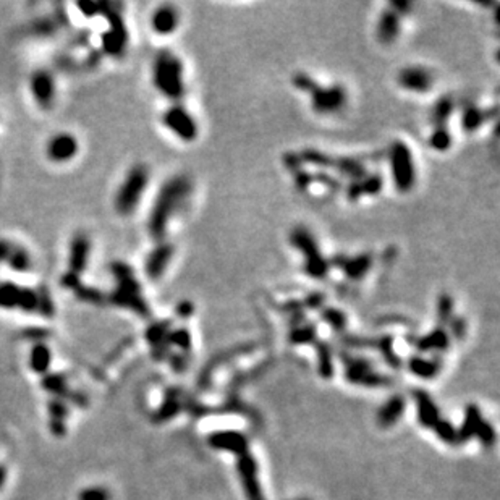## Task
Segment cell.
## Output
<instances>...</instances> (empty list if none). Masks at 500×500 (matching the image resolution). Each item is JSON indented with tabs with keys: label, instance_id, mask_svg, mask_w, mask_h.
Returning <instances> with one entry per match:
<instances>
[{
	"label": "cell",
	"instance_id": "cell-1",
	"mask_svg": "<svg viewBox=\"0 0 500 500\" xmlns=\"http://www.w3.org/2000/svg\"><path fill=\"white\" fill-rule=\"evenodd\" d=\"M191 193V181L185 175H175L167 180L159 190V194L154 201L152 211L148 219V230L154 240L162 241L169 223L175 212L183 208L186 198Z\"/></svg>",
	"mask_w": 500,
	"mask_h": 500
},
{
	"label": "cell",
	"instance_id": "cell-2",
	"mask_svg": "<svg viewBox=\"0 0 500 500\" xmlns=\"http://www.w3.org/2000/svg\"><path fill=\"white\" fill-rule=\"evenodd\" d=\"M183 62L169 49H163L156 55L152 65V83L159 92L172 101H180L185 96L186 86L183 79Z\"/></svg>",
	"mask_w": 500,
	"mask_h": 500
},
{
	"label": "cell",
	"instance_id": "cell-3",
	"mask_svg": "<svg viewBox=\"0 0 500 500\" xmlns=\"http://www.w3.org/2000/svg\"><path fill=\"white\" fill-rule=\"evenodd\" d=\"M290 245L300 251L303 256V269L308 277L314 280H326L330 272V263L322 254L314 235L310 228L298 226L290 232Z\"/></svg>",
	"mask_w": 500,
	"mask_h": 500
},
{
	"label": "cell",
	"instance_id": "cell-4",
	"mask_svg": "<svg viewBox=\"0 0 500 500\" xmlns=\"http://www.w3.org/2000/svg\"><path fill=\"white\" fill-rule=\"evenodd\" d=\"M149 185V169L144 163H137L128 174L125 175L123 181L117 190L114 206L115 211L120 216H132L141 203L144 193H146Z\"/></svg>",
	"mask_w": 500,
	"mask_h": 500
},
{
	"label": "cell",
	"instance_id": "cell-5",
	"mask_svg": "<svg viewBox=\"0 0 500 500\" xmlns=\"http://www.w3.org/2000/svg\"><path fill=\"white\" fill-rule=\"evenodd\" d=\"M389 167L394 186L400 193H408L416 185V166L411 149L403 141H394L389 148Z\"/></svg>",
	"mask_w": 500,
	"mask_h": 500
},
{
	"label": "cell",
	"instance_id": "cell-6",
	"mask_svg": "<svg viewBox=\"0 0 500 500\" xmlns=\"http://www.w3.org/2000/svg\"><path fill=\"white\" fill-rule=\"evenodd\" d=\"M311 109L317 115H332L337 114L347 106L348 94L347 90L342 85H330L322 86L317 85L314 90L310 92Z\"/></svg>",
	"mask_w": 500,
	"mask_h": 500
},
{
	"label": "cell",
	"instance_id": "cell-7",
	"mask_svg": "<svg viewBox=\"0 0 500 500\" xmlns=\"http://www.w3.org/2000/svg\"><path fill=\"white\" fill-rule=\"evenodd\" d=\"M0 308L34 312L39 310V295L31 288H20L13 282H0Z\"/></svg>",
	"mask_w": 500,
	"mask_h": 500
},
{
	"label": "cell",
	"instance_id": "cell-8",
	"mask_svg": "<svg viewBox=\"0 0 500 500\" xmlns=\"http://www.w3.org/2000/svg\"><path fill=\"white\" fill-rule=\"evenodd\" d=\"M162 121L167 128L170 130L175 137H179L183 141H194L199 134L198 121L193 119V115L185 109L181 104H174L166 110L162 115Z\"/></svg>",
	"mask_w": 500,
	"mask_h": 500
},
{
	"label": "cell",
	"instance_id": "cell-9",
	"mask_svg": "<svg viewBox=\"0 0 500 500\" xmlns=\"http://www.w3.org/2000/svg\"><path fill=\"white\" fill-rule=\"evenodd\" d=\"M330 268H337L342 270V274L352 282H358V280L364 279L368 275L369 270H371L374 264V254L369 253V251H364V253L354 254V256H347V254H337L332 258Z\"/></svg>",
	"mask_w": 500,
	"mask_h": 500
},
{
	"label": "cell",
	"instance_id": "cell-10",
	"mask_svg": "<svg viewBox=\"0 0 500 500\" xmlns=\"http://www.w3.org/2000/svg\"><path fill=\"white\" fill-rule=\"evenodd\" d=\"M400 88L414 94H426L434 86V74L429 68L419 65H410L400 70L397 77Z\"/></svg>",
	"mask_w": 500,
	"mask_h": 500
},
{
	"label": "cell",
	"instance_id": "cell-11",
	"mask_svg": "<svg viewBox=\"0 0 500 500\" xmlns=\"http://www.w3.org/2000/svg\"><path fill=\"white\" fill-rule=\"evenodd\" d=\"M30 91L36 104L43 109H50L57 96V86L52 73L48 70H36L30 78Z\"/></svg>",
	"mask_w": 500,
	"mask_h": 500
},
{
	"label": "cell",
	"instance_id": "cell-12",
	"mask_svg": "<svg viewBox=\"0 0 500 500\" xmlns=\"http://www.w3.org/2000/svg\"><path fill=\"white\" fill-rule=\"evenodd\" d=\"M79 151V143L74 134L68 132H60L54 134L46 146V154L49 161L55 163H67L77 157Z\"/></svg>",
	"mask_w": 500,
	"mask_h": 500
},
{
	"label": "cell",
	"instance_id": "cell-13",
	"mask_svg": "<svg viewBox=\"0 0 500 500\" xmlns=\"http://www.w3.org/2000/svg\"><path fill=\"white\" fill-rule=\"evenodd\" d=\"M175 254V248L169 241H159L157 246L154 248L151 253L148 254L144 261V272L149 280H159L163 277L167 268L172 263V258Z\"/></svg>",
	"mask_w": 500,
	"mask_h": 500
},
{
	"label": "cell",
	"instance_id": "cell-14",
	"mask_svg": "<svg viewBox=\"0 0 500 500\" xmlns=\"http://www.w3.org/2000/svg\"><path fill=\"white\" fill-rule=\"evenodd\" d=\"M109 23L110 28L109 31H106L102 34V49L107 55H112V57H120L123 54L125 48H127V28H125V23L121 18L117 15L115 12L109 13Z\"/></svg>",
	"mask_w": 500,
	"mask_h": 500
},
{
	"label": "cell",
	"instance_id": "cell-15",
	"mask_svg": "<svg viewBox=\"0 0 500 500\" xmlns=\"http://www.w3.org/2000/svg\"><path fill=\"white\" fill-rule=\"evenodd\" d=\"M343 361L347 363V372H345V376H347L350 382L363 386H381L387 382L386 377H382L381 374L372 371V366L366 359L343 354Z\"/></svg>",
	"mask_w": 500,
	"mask_h": 500
},
{
	"label": "cell",
	"instance_id": "cell-16",
	"mask_svg": "<svg viewBox=\"0 0 500 500\" xmlns=\"http://www.w3.org/2000/svg\"><path fill=\"white\" fill-rule=\"evenodd\" d=\"M91 258V240L85 233H77L70 241L68 268L70 274L79 275L85 272Z\"/></svg>",
	"mask_w": 500,
	"mask_h": 500
},
{
	"label": "cell",
	"instance_id": "cell-17",
	"mask_svg": "<svg viewBox=\"0 0 500 500\" xmlns=\"http://www.w3.org/2000/svg\"><path fill=\"white\" fill-rule=\"evenodd\" d=\"M238 473H240L243 488H245L248 500H264L263 490H261V486L258 483V478H256V461L251 455H241L238 458Z\"/></svg>",
	"mask_w": 500,
	"mask_h": 500
},
{
	"label": "cell",
	"instance_id": "cell-18",
	"mask_svg": "<svg viewBox=\"0 0 500 500\" xmlns=\"http://www.w3.org/2000/svg\"><path fill=\"white\" fill-rule=\"evenodd\" d=\"M179 10L174 6H170V3H163V6H159L152 12L151 28L157 34L169 36L179 28Z\"/></svg>",
	"mask_w": 500,
	"mask_h": 500
},
{
	"label": "cell",
	"instance_id": "cell-19",
	"mask_svg": "<svg viewBox=\"0 0 500 500\" xmlns=\"http://www.w3.org/2000/svg\"><path fill=\"white\" fill-rule=\"evenodd\" d=\"M384 180L379 174H368L363 179L350 181L347 186V198L352 203H357L363 196H376L382 191Z\"/></svg>",
	"mask_w": 500,
	"mask_h": 500
},
{
	"label": "cell",
	"instance_id": "cell-20",
	"mask_svg": "<svg viewBox=\"0 0 500 500\" xmlns=\"http://www.w3.org/2000/svg\"><path fill=\"white\" fill-rule=\"evenodd\" d=\"M401 30V17L399 13H395L392 8H386L384 12L381 13L379 21H377L376 28V36L377 41L384 46H390L397 41V37L400 34Z\"/></svg>",
	"mask_w": 500,
	"mask_h": 500
},
{
	"label": "cell",
	"instance_id": "cell-21",
	"mask_svg": "<svg viewBox=\"0 0 500 500\" xmlns=\"http://www.w3.org/2000/svg\"><path fill=\"white\" fill-rule=\"evenodd\" d=\"M209 443L212 447L221 448V450H228L237 453V455H245L248 450L246 437L240 432L235 431H222L216 432L209 437Z\"/></svg>",
	"mask_w": 500,
	"mask_h": 500
},
{
	"label": "cell",
	"instance_id": "cell-22",
	"mask_svg": "<svg viewBox=\"0 0 500 500\" xmlns=\"http://www.w3.org/2000/svg\"><path fill=\"white\" fill-rule=\"evenodd\" d=\"M414 397H416V405H418L419 423L424 424L426 428H434V424L439 421V410L436 403H434L432 399L426 394V392L418 390Z\"/></svg>",
	"mask_w": 500,
	"mask_h": 500
},
{
	"label": "cell",
	"instance_id": "cell-23",
	"mask_svg": "<svg viewBox=\"0 0 500 500\" xmlns=\"http://www.w3.org/2000/svg\"><path fill=\"white\" fill-rule=\"evenodd\" d=\"M403 410H405L403 399H401V397H392V399L387 401L379 411L377 423H379L381 428H390L392 424H395L401 418Z\"/></svg>",
	"mask_w": 500,
	"mask_h": 500
},
{
	"label": "cell",
	"instance_id": "cell-24",
	"mask_svg": "<svg viewBox=\"0 0 500 500\" xmlns=\"http://www.w3.org/2000/svg\"><path fill=\"white\" fill-rule=\"evenodd\" d=\"M448 343H450V339H448L447 332L443 329H434L429 332L424 337H419L418 342H416V347L421 352H443V350L448 348Z\"/></svg>",
	"mask_w": 500,
	"mask_h": 500
},
{
	"label": "cell",
	"instance_id": "cell-25",
	"mask_svg": "<svg viewBox=\"0 0 500 500\" xmlns=\"http://www.w3.org/2000/svg\"><path fill=\"white\" fill-rule=\"evenodd\" d=\"M489 114L490 110L488 109H481V107L474 104H468L463 109V114H461V127H463L465 132L473 133L489 119Z\"/></svg>",
	"mask_w": 500,
	"mask_h": 500
},
{
	"label": "cell",
	"instance_id": "cell-26",
	"mask_svg": "<svg viewBox=\"0 0 500 500\" xmlns=\"http://www.w3.org/2000/svg\"><path fill=\"white\" fill-rule=\"evenodd\" d=\"M453 112H455V101L452 96H442L436 104H434L431 110V121L434 128L437 127H447L448 120Z\"/></svg>",
	"mask_w": 500,
	"mask_h": 500
},
{
	"label": "cell",
	"instance_id": "cell-27",
	"mask_svg": "<svg viewBox=\"0 0 500 500\" xmlns=\"http://www.w3.org/2000/svg\"><path fill=\"white\" fill-rule=\"evenodd\" d=\"M410 371L416 374L418 377H424V379H431V377L436 376L439 372V369L442 366V359L441 358H434V359H424L419 357H414L410 359Z\"/></svg>",
	"mask_w": 500,
	"mask_h": 500
},
{
	"label": "cell",
	"instance_id": "cell-28",
	"mask_svg": "<svg viewBox=\"0 0 500 500\" xmlns=\"http://www.w3.org/2000/svg\"><path fill=\"white\" fill-rule=\"evenodd\" d=\"M50 359H52V354H50L48 345L36 343L34 347H32L30 354V364L32 371L44 374L50 366Z\"/></svg>",
	"mask_w": 500,
	"mask_h": 500
},
{
	"label": "cell",
	"instance_id": "cell-29",
	"mask_svg": "<svg viewBox=\"0 0 500 500\" xmlns=\"http://www.w3.org/2000/svg\"><path fill=\"white\" fill-rule=\"evenodd\" d=\"M481 421H483V419H481L479 408L476 405H470L468 408H466V416L463 424H461V429L457 432L458 441H468L471 436H474L476 429H478Z\"/></svg>",
	"mask_w": 500,
	"mask_h": 500
},
{
	"label": "cell",
	"instance_id": "cell-30",
	"mask_svg": "<svg viewBox=\"0 0 500 500\" xmlns=\"http://www.w3.org/2000/svg\"><path fill=\"white\" fill-rule=\"evenodd\" d=\"M453 138L450 130L447 127H437L432 130L431 137H429V146L437 152H446L452 148Z\"/></svg>",
	"mask_w": 500,
	"mask_h": 500
},
{
	"label": "cell",
	"instance_id": "cell-31",
	"mask_svg": "<svg viewBox=\"0 0 500 500\" xmlns=\"http://www.w3.org/2000/svg\"><path fill=\"white\" fill-rule=\"evenodd\" d=\"M6 261H8V264H10L15 270H20V272H26V270L31 268L30 254H28L23 248L10 246Z\"/></svg>",
	"mask_w": 500,
	"mask_h": 500
},
{
	"label": "cell",
	"instance_id": "cell-32",
	"mask_svg": "<svg viewBox=\"0 0 500 500\" xmlns=\"http://www.w3.org/2000/svg\"><path fill=\"white\" fill-rule=\"evenodd\" d=\"M317 358H319V372L322 377H330L334 372V363H332V350L327 343L317 345Z\"/></svg>",
	"mask_w": 500,
	"mask_h": 500
},
{
	"label": "cell",
	"instance_id": "cell-33",
	"mask_svg": "<svg viewBox=\"0 0 500 500\" xmlns=\"http://www.w3.org/2000/svg\"><path fill=\"white\" fill-rule=\"evenodd\" d=\"M314 339H316V329L312 326H308V324L297 327V329L290 334V342L297 343V345L311 343V342H314Z\"/></svg>",
	"mask_w": 500,
	"mask_h": 500
},
{
	"label": "cell",
	"instance_id": "cell-34",
	"mask_svg": "<svg viewBox=\"0 0 500 500\" xmlns=\"http://www.w3.org/2000/svg\"><path fill=\"white\" fill-rule=\"evenodd\" d=\"M437 314H439V321L442 322V324H450V321L453 319V300L452 297L448 295V293H442L441 297H439V301H437Z\"/></svg>",
	"mask_w": 500,
	"mask_h": 500
},
{
	"label": "cell",
	"instance_id": "cell-35",
	"mask_svg": "<svg viewBox=\"0 0 500 500\" xmlns=\"http://www.w3.org/2000/svg\"><path fill=\"white\" fill-rule=\"evenodd\" d=\"M169 329H170V322L169 321L157 322V324H152L151 327H149L148 332H146V337L152 345H159L161 342H163V340H166L167 335H169Z\"/></svg>",
	"mask_w": 500,
	"mask_h": 500
},
{
	"label": "cell",
	"instance_id": "cell-36",
	"mask_svg": "<svg viewBox=\"0 0 500 500\" xmlns=\"http://www.w3.org/2000/svg\"><path fill=\"white\" fill-rule=\"evenodd\" d=\"M322 317L335 330H343L345 326H347V317H345L342 311L335 310V308H326V310H322Z\"/></svg>",
	"mask_w": 500,
	"mask_h": 500
},
{
	"label": "cell",
	"instance_id": "cell-37",
	"mask_svg": "<svg viewBox=\"0 0 500 500\" xmlns=\"http://www.w3.org/2000/svg\"><path fill=\"white\" fill-rule=\"evenodd\" d=\"M292 85L295 86L298 91H301V92H308V94H310V92H311L312 90H314V88H316L317 85H319V83H317L316 79L311 77V74L300 72V73H295V74H293V77H292Z\"/></svg>",
	"mask_w": 500,
	"mask_h": 500
},
{
	"label": "cell",
	"instance_id": "cell-38",
	"mask_svg": "<svg viewBox=\"0 0 500 500\" xmlns=\"http://www.w3.org/2000/svg\"><path fill=\"white\" fill-rule=\"evenodd\" d=\"M43 386L46 390L54 392V394H57V395L67 394V381H65L63 376H59V374H54V376H46L43 379Z\"/></svg>",
	"mask_w": 500,
	"mask_h": 500
},
{
	"label": "cell",
	"instance_id": "cell-39",
	"mask_svg": "<svg viewBox=\"0 0 500 500\" xmlns=\"http://www.w3.org/2000/svg\"><path fill=\"white\" fill-rule=\"evenodd\" d=\"M78 500H112V495L102 486H91L78 494Z\"/></svg>",
	"mask_w": 500,
	"mask_h": 500
},
{
	"label": "cell",
	"instance_id": "cell-40",
	"mask_svg": "<svg viewBox=\"0 0 500 500\" xmlns=\"http://www.w3.org/2000/svg\"><path fill=\"white\" fill-rule=\"evenodd\" d=\"M166 342L172 343V345H177V347L185 350V352H188L190 347H191V337H190L188 330H186V329H179L175 332H169V335L166 337Z\"/></svg>",
	"mask_w": 500,
	"mask_h": 500
},
{
	"label": "cell",
	"instance_id": "cell-41",
	"mask_svg": "<svg viewBox=\"0 0 500 500\" xmlns=\"http://www.w3.org/2000/svg\"><path fill=\"white\" fill-rule=\"evenodd\" d=\"M434 429H436L437 436L441 437L443 442H447V443H457L458 442V434H457L455 429L452 428L450 423L439 419V421L434 424Z\"/></svg>",
	"mask_w": 500,
	"mask_h": 500
},
{
	"label": "cell",
	"instance_id": "cell-42",
	"mask_svg": "<svg viewBox=\"0 0 500 500\" xmlns=\"http://www.w3.org/2000/svg\"><path fill=\"white\" fill-rule=\"evenodd\" d=\"M379 347H381L382 354H384V357L387 358V361H389L390 366H394V368L400 366L399 357H397V354L394 352H392V339L390 337H384V339H382L381 342H379Z\"/></svg>",
	"mask_w": 500,
	"mask_h": 500
},
{
	"label": "cell",
	"instance_id": "cell-43",
	"mask_svg": "<svg viewBox=\"0 0 500 500\" xmlns=\"http://www.w3.org/2000/svg\"><path fill=\"white\" fill-rule=\"evenodd\" d=\"M476 434H478L481 442H483L484 446H488V447L492 446L494 441H495V432H494V429L489 423L481 421L478 429H476Z\"/></svg>",
	"mask_w": 500,
	"mask_h": 500
},
{
	"label": "cell",
	"instance_id": "cell-44",
	"mask_svg": "<svg viewBox=\"0 0 500 500\" xmlns=\"http://www.w3.org/2000/svg\"><path fill=\"white\" fill-rule=\"evenodd\" d=\"M180 405H179V400H169L167 403H163V406L161 410H159L157 413V419H169L172 418V416L177 414V411H179Z\"/></svg>",
	"mask_w": 500,
	"mask_h": 500
},
{
	"label": "cell",
	"instance_id": "cell-45",
	"mask_svg": "<svg viewBox=\"0 0 500 500\" xmlns=\"http://www.w3.org/2000/svg\"><path fill=\"white\" fill-rule=\"evenodd\" d=\"M49 410H50V414H52V419H60V421H63L65 416H67V413H68L67 406L63 405V401H59V400H54L52 403L49 405Z\"/></svg>",
	"mask_w": 500,
	"mask_h": 500
},
{
	"label": "cell",
	"instance_id": "cell-46",
	"mask_svg": "<svg viewBox=\"0 0 500 500\" xmlns=\"http://www.w3.org/2000/svg\"><path fill=\"white\" fill-rule=\"evenodd\" d=\"M448 326H450V329H452V332H453V335H455L457 339H461V337H463V335H465V327H466V324H465V321L461 319V317H455V319H452V321H450V324H448Z\"/></svg>",
	"mask_w": 500,
	"mask_h": 500
},
{
	"label": "cell",
	"instance_id": "cell-47",
	"mask_svg": "<svg viewBox=\"0 0 500 500\" xmlns=\"http://www.w3.org/2000/svg\"><path fill=\"white\" fill-rule=\"evenodd\" d=\"M78 7L81 8L83 15H85V17H92V15H96V13L101 10V6H97V3H92V2L78 3Z\"/></svg>",
	"mask_w": 500,
	"mask_h": 500
},
{
	"label": "cell",
	"instance_id": "cell-48",
	"mask_svg": "<svg viewBox=\"0 0 500 500\" xmlns=\"http://www.w3.org/2000/svg\"><path fill=\"white\" fill-rule=\"evenodd\" d=\"M177 311H179V314L181 317H190L191 314H193V305H191L190 301H183V303H180L179 308H177Z\"/></svg>",
	"mask_w": 500,
	"mask_h": 500
},
{
	"label": "cell",
	"instance_id": "cell-49",
	"mask_svg": "<svg viewBox=\"0 0 500 500\" xmlns=\"http://www.w3.org/2000/svg\"><path fill=\"white\" fill-rule=\"evenodd\" d=\"M170 361H172V366H174V369H177V371H181V369L186 366L185 358L181 357V354H175V357H172Z\"/></svg>",
	"mask_w": 500,
	"mask_h": 500
},
{
	"label": "cell",
	"instance_id": "cell-50",
	"mask_svg": "<svg viewBox=\"0 0 500 500\" xmlns=\"http://www.w3.org/2000/svg\"><path fill=\"white\" fill-rule=\"evenodd\" d=\"M50 426H52V432L55 434V436H62V434L65 432L63 421H60V419H52Z\"/></svg>",
	"mask_w": 500,
	"mask_h": 500
},
{
	"label": "cell",
	"instance_id": "cell-51",
	"mask_svg": "<svg viewBox=\"0 0 500 500\" xmlns=\"http://www.w3.org/2000/svg\"><path fill=\"white\" fill-rule=\"evenodd\" d=\"M6 479H7V471H6V468H3V466H0V488L6 484Z\"/></svg>",
	"mask_w": 500,
	"mask_h": 500
}]
</instances>
